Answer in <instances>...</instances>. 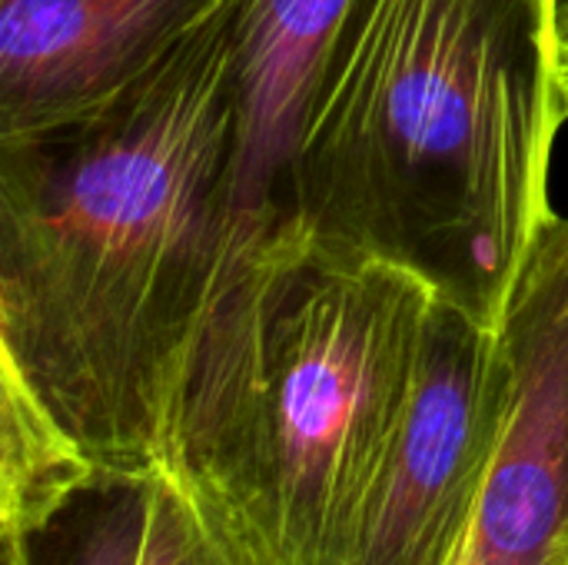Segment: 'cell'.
<instances>
[{"mask_svg":"<svg viewBox=\"0 0 568 565\" xmlns=\"http://www.w3.org/2000/svg\"><path fill=\"white\" fill-rule=\"evenodd\" d=\"M556 80H559V97L568 110V13L556 20Z\"/></svg>","mask_w":568,"mask_h":565,"instance_id":"cell-11","label":"cell"},{"mask_svg":"<svg viewBox=\"0 0 568 565\" xmlns=\"http://www.w3.org/2000/svg\"><path fill=\"white\" fill-rule=\"evenodd\" d=\"M513 400L503 326L433 300L349 565H443L489 476Z\"/></svg>","mask_w":568,"mask_h":565,"instance_id":"cell-5","label":"cell"},{"mask_svg":"<svg viewBox=\"0 0 568 565\" xmlns=\"http://www.w3.org/2000/svg\"><path fill=\"white\" fill-rule=\"evenodd\" d=\"M356 0H236V147L210 303L186 356L160 473L216 513L236 483L273 290L310 256L296 223L303 133Z\"/></svg>","mask_w":568,"mask_h":565,"instance_id":"cell-4","label":"cell"},{"mask_svg":"<svg viewBox=\"0 0 568 565\" xmlns=\"http://www.w3.org/2000/svg\"><path fill=\"white\" fill-rule=\"evenodd\" d=\"M562 13H568V0H556V20H559Z\"/></svg>","mask_w":568,"mask_h":565,"instance_id":"cell-12","label":"cell"},{"mask_svg":"<svg viewBox=\"0 0 568 565\" xmlns=\"http://www.w3.org/2000/svg\"><path fill=\"white\" fill-rule=\"evenodd\" d=\"M562 565H568V553H566V563H562Z\"/></svg>","mask_w":568,"mask_h":565,"instance_id":"cell-13","label":"cell"},{"mask_svg":"<svg viewBox=\"0 0 568 565\" xmlns=\"http://www.w3.org/2000/svg\"><path fill=\"white\" fill-rule=\"evenodd\" d=\"M146 526V480H100L73 549L60 565H136ZM3 565H33L10 559Z\"/></svg>","mask_w":568,"mask_h":565,"instance_id":"cell-9","label":"cell"},{"mask_svg":"<svg viewBox=\"0 0 568 565\" xmlns=\"http://www.w3.org/2000/svg\"><path fill=\"white\" fill-rule=\"evenodd\" d=\"M433 293L310 253L270 296L256 400L220 533L236 565H349Z\"/></svg>","mask_w":568,"mask_h":565,"instance_id":"cell-3","label":"cell"},{"mask_svg":"<svg viewBox=\"0 0 568 565\" xmlns=\"http://www.w3.org/2000/svg\"><path fill=\"white\" fill-rule=\"evenodd\" d=\"M559 103L556 0H356L296 160L306 253L499 326L556 213Z\"/></svg>","mask_w":568,"mask_h":565,"instance_id":"cell-2","label":"cell"},{"mask_svg":"<svg viewBox=\"0 0 568 565\" xmlns=\"http://www.w3.org/2000/svg\"><path fill=\"white\" fill-rule=\"evenodd\" d=\"M226 3L0 0V137L110 97Z\"/></svg>","mask_w":568,"mask_h":565,"instance_id":"cell-7","label":"cell"},{"mask_svg":"<svg viewBox=\"0 0 568 565\" xmlns=\"http://www.w3.org/2000/svg\"><path fill=\"white\" fill-rule=\"evenodd\" d=\"M136 565H236L200 519L193 503L166 480H146V526Z\"/></svg>","mask_w":568,"mask_h":565,"instance_id":"cell-10","label":"cell"},{"mask_svg":"<svg viewBox=\"0 0 568 565\" xmlns=\"http://www.w3.org/2000/svg\"><path fill=\"white\" fill-rule=\"evenodd\" d=\"M100 470L47 406L0 370V533L40 539L97 483Z\"/></svg>","mask_w":568,"mask_h":565,"instance_id":"cell-8","label":"cell"},{"mask_svg":"<svg viewBox=\"0 0 568 565\" xmlns=\"http://www.w3.org/2000/svg\"><path fill=\"white\" fill-rule=\"evenodd\" d=\"M513 400L479 500L443 565H562L568 553V220L542 226L503 316Z\"/></svg>","mask_w":568,"mask_h":565,"instance_id":"cell-6","label":"cell"},{"mask_svg":"<svg viewBox=\"0 0 568 565\" xmlns=\"http://www.w3.org/2000/svg\"><path fill=\"white\" fill-rule=\"evenodd\" d=\"M233 10L110 97L0 137V370L103 480L160 473L236 147Z\"/></svg>","mask_w":568,"mask_h":565,"instance_id":"cell-1","label":"cell"}]
</instances>
